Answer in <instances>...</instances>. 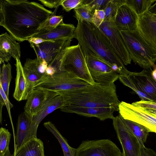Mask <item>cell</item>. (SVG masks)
I'll return each instance as SVG.
<instances>
[{
  "label": "cell",
  "mask_w": 156,
  "mask_h": 156,
  "mask_svg": "<svg viewBox=\"0 0 156 156\" xmlns=\"http://www.w3.org/2000/svg\"><path fill=\"white\" fill-rule=\"evenodd\" d=\"M53 12L41 4L26 0H1L0 25L16 40L28 41Z\"/></svg>",
  "instance_id": "cell-1"
},
{
  "label": "cell",
  "mask_w": 156,
  "mask_h": 156,
  "mask_svg": "<svg viewBox=\"0 0 156 156\" xmlns=\"http://www.w3.org/2000/svg\"><path fill=\"white\" fill-rule=\"evenodd\" d=\"M78 23L73 35L84 55H91L111 66L121 76H127L131 73L116 54L108 38L92 22L77 19Z\"/></svg>",
  "instance_id": "cell-2"
},
{
  "label": "cell",
  "mask_w": 156,
  "mask_h": 156,
  "mask_svg": "<svg viewBox=\"0 0 156 156\" xmlns=\"http://www.w3.org/2000/svg\"><path fill=\"white\" fill-rule=\"evenodd\" d=\"M56 92L63 97L65 106L108 108L117 111L120 102L114 83L103 86L95 82L81 88Z\"/></svg>",
  "instance_id": "cell-3"
},
{
  "label": "cell",
  "mask_w": 156,
  "mask_h": 156,
  "mask_svg": "<svg viewBox=\"0 0 156 156\" xmlns=\"http://www.w3.org/2000/svg\"><path fill=\"white\" fill-rule=\"evenodd\" d=\"M131 60L145 69H151L156 61V50L137 30H120Z\"/></svg>",
  "instance_id": "cell-4"
},
{
  "label": "cell",
  "mask_w": 156,
  "mask_h": 156,
  "mask_svg": "<svg viewBox=\"0 0 156 156\" xmlns=\"http://www.w3.org/2000/svg\"><path fill=\"white\" fill-rule=\"evenodd\" d=\"M71 73L90 84L95 82L90 73L85 57L79 44L70 46L63 50L60 59V71Z\"/></svg>",
  "instance_id": "cell-5"
},
{
  "label": "cell",
  "mask_w": 156,
  "mask_h": 156,
  "mask_svg": "<svg viewBox=\"0 0 156 156\" xmlns=\"http://www.w3.org/2000/svg\"><path fill=\"white\" fill-rule=\"evenodd\" d=\"M89 84L71 73L62 70L52 76H44L37 82L34 89L56 92L81 88Z\"/></svg>",
  "instance_id": "cell-6"
},
{
  "label": "cell",
  "mask_w": 156,
  "mask_h": 156,
  "mask_svg": "<svg viewBox=\"0 0 156 156\" xmlns=\"http://www.w3.org/2000/svg\"><path fill=\"white\" fill-rule=\"evenodd\" d=\"M90 75L94 82L103 86L114 84L120 75L108 64L91 55H84Z\"/></svg>",
  "instance_id": "cell-7"
},
{
  "label": "cell",
  "mask_w": 156,
  "mask_h": 156,
  "mask_svg": "<svg viewBox=\"0 0 156 156\" xmlns=\"http://www.w3.org/2000/svg\"><path fill=\"white\" fill-rule=\"evenodd\" d=\"M75 156H122V153L108 139L87 140L76 149Z\"/></svg>",
  "instance_id": "cell-8"
},
{
  "label": "cell",
  "mask_w": 156,
  "mask_h": 156,
  "mask_svg": "<svg viewBox=\"0 0 156 156\" xmlns=\"http://www.w3.org/2000/svg\"><path fill=\"white\" fill-rule=\"evenodd\" d=\"M112 120L114 128L122 147V156H139L140 144L126 126L123 118L119 115Z\"/></svg>",
  "instance_id": "cell-9"
},
{
  "label": "cell",
  "mask_w": 156,
  "mask_h": 156,
  "mask_svg": "<svg viewBox=\"0 0 156 156\" xmlns=\"http://www.w3.org/2000/svg\"><path fill=\"white\" fill-rule=\"evenodd\" d=\"M118 111L124 119L139 124L156 133V117L144 110L142 108L124 101L120 102Z\"/></svg>",
  "instance_id": "cell-10"
},
{
  "label": "cell",
  "mask_w": 156,
  "mask_h": 156,
  "mask_svg": "<svg viewBox=\"0 0 156 156\" xmlns=\"http://www.w3.org/2000/svg\"><path fill=\"white\" fill-rule=\"evenodd\" d=\"M108 38L113 49L124 65L130 64L132 60L114 21L104 20L99 27Z\"/></svg>",
  "instance_id": "cell-11"
},
{
  "label": "cell",
  "mask_w": 156,
  "mask_h": 156,
  "mask_svg": "<svg viewBox=\"0 0 156 156\" xmlns=\"http://www.w3.org/2000/svg\"><path fill=\"white\" fill-rule=\"evenodd\" d=\"M73 37L68 39H59L45 41L35 45L30 43L37 58L46 62L48 65L64 49L70 46Z\"/></svg>",
  "instance_id": "cell-12"
},
{
  "label": "cell",
  "mask_w": 156,
  "mask_h": 156,
  "mask_svg": "<svg viewBox=\"0 0 156 156\" xmlns=\"http://www.w3.org/2000/svg\"><path fill=\"white\" fill-rule=\"evenodd\" d=\"M33 121L32 118L23 112L18 117L15 136V150L33 138H36L38 127Z\"/></svg>",
  "instance_id": "cell-13"
},
{
  "label": "cell",
  "mask_w": 156,
  "mask_h": 156,
  "mask_svg": "<svg viewBox=\"0 0 156 156\" xmlns=\"http://www.w3.org/2000/svg\"><path fill=\"white\" fill-rule=\"evenodd\" d=\"M152 70L144 69L140 72H131L128 76L138 89L156 102V82L152 75Z\"/></svg>",
  "instance_id": "cell-14"
},
{
  "label": "cell",
  "mask_w": 156,
  "mask_h": 156,
  "mask_svg": "<svg viewBox=\"0 0 156 156\" xmlns=\"http://www.w3.org/2000/svg\"><path fill=\"white\" fill-rule=\"evenodd\" d=\"M139 16L132 8L122 0L119 6L114 20L119 30H136Z\"/></svg>",
  "instance_id": "cell-15"
},
{
  "label": "cell",
  "mask_w": 156,
  "mask_h": 156,
  "mask_svg": "<svg viewBox=\"0 0 156 156\" xmlns=\"http://www.w3.org/2000/svg\"><path fill=\"white\" fill-rule=\"evenodd\" d=\"M137 30L143 38L156 50V18L147 11L139 16Z\"/></svg>",
  "instance_id": "cell-16"
},
{
  "label": "cell",
  "mask_w": 156,
  "mask_h": 156,
  "mask_svg": "<svg viewBox=\"0 0 156 156\" xmlns=\"http://www.w3.org/2000/svg\"><path fill=\"white\" fill-rule=\"evenodd\" d=\"M63 112L75 113L88 117H95L103 121L107 119H113L115 110L108 108H89L83 107L63 106L60 109Z\"/></svg>",
  "instance_id": "cell-17"
},
{
  "label": "cell",
  "mask_w": 156,
  "mask_h": 156,
  "mask_svg": "<svg viewBox=\"0 0 156 156\" xmlns=\"http://www.w3.org/2000/svg\"><path fill=\"white\" fill-rule=\"evenodd\" d=\"M21 52L19 43L5 32L0 36V64L8 62L12 57L20 58Z\"/></svg>",
  "instance_id": "cell-18"
},
{
  "label": "cell",
  "mask_w": 156,
  "mask_h": 156,
  "mask_svg": "<svg viewBox=\"0 0 156 156\" xmlns=\"http://www.w3.org/2000/svg\"><path fill=\"white\" fill-rule=\"evenodd\" d=\"M50 93L42 89H34L27 97L24 112L32 118L41 110Z\"/></svg>",
  "instance_id": "cell-19"
},
{
  "label": "cell",
  "mask_w": 156,
  "mask_h": 156,
  "mask_svg": "<svg viewBox=\"0 0 156 156\" xmlns=\"http://www.w3.org/2000/svg\"><path fill=\"white\" fill-rule=\"evenodd\" d=\"M76 29L73 24L65 23L62 21L55 28L49 31L40 30L32 37L49 40L68 39L73 37Z\"/></svg>",
  "instance_id": "cell-20"
},
{
  "label": "cell",
  "mask_w": 156,
  "mask_h": 156,
  "mask_svg": "<svg viewBox=\"0 0 156 156\" xmlns=\"http://www.w3.org/2000/svg\"><path fill=\"white\" fill-rule=\"evenodd\" d=\"M16 76L15 78V87L13 96L18 101L27 100L31 92L29 84L25 75L23 66L19 58L16 59Z\"/></svg>",
  "instance_id": "cell-21"
},
{
  "label": "cell",
  "mask_w": 156,
  "mask_h": 156,
  "mask_svg": "<svg viewBox=\"0 0 156 156\" xmlns=\"http://www.w3.org/2000/svg\"><path fill=\"white\" fill-rule=\"evenodd\" d=\"M48 98L41 110L32 117L33 121L37 126L48 115L55 110L61 108L64 105L62 96L55 92L50 91Z\"/></svg>",
  "instance_id": "cell-22"
},
{
  "label": "cell",
  "mask_w": 156,
  "mask_h": 156,
  "mask_svg": "<svg viewBox=\"0 0 156 156\" xmlns=\"http://www.w3.org/2000/svg\"><path fill=\"white\" fill-rule=\"evenodd\" d=\"M12 156H45L43 143L37 137L33 138L15 150Z\"/></svg>",
  "instance_id": "cell-23"
},
{
  "label": "cell",
  "mask_w": 156,
  "mask_h": 156,
  "mask_svg": "<svg viewBox=\"0 0 156 156\" xmlns=\"http://www.w3.org/2000/svg\"><path fill=\"white\" fill-rule=\"evenodd\" d=\"M44 126L57 138L62 150L64 156H75L76 149L70 146L66 139L60 133L54 124L51 121L44 123Z\"/></svg>",
  "instance_id": "cell-24"
},
{
  "label": "cell",
  "mask_w": 156,
  "mask_h": 156,
  "mask_svg": "<svg viewBox=\"0 0 156 156\" xmlns=\"http://www.w3.org/2000/svg\"><path fill=\"white\" fill-rule=\"evenodd\" d=\"M123 120L126 126L137 138L140 145L144 144L149 133L151 132L150 130L145 126L136 122L123 118Z\"/></svg>",
  "instance_id": "cell-25"
},
{
  "label": "cell",
  "mask_w": 156,
  "mask_h": 156,
  "mask_svg": "<svg viewBox=\"0 0 156 156\" xmlns=\"http://www.w3.org/2000/svg\"><path fill=\"white\" fill-rule=\"evenodd\" d=\"M48 64L45 61L37 58L32 59L27 58L23 66L24 69L35 73L42 77L45 75Z\"/></svg>",
  "instance_id": "cell-26"
},
{
  "label": "cell",
  "mask_w": 156,
  "mask_h": 156,
  "mask_svg": "<svg viewBox=\"0 0 156 156\" xmlns=\"http://www.w3.org/2000/svg\"><path fill=\"white\" fill-rule=\"evenodd\" d=\"M11 68L10 64L8 62L7 64L4 63L0 69V85L8 98L10 83L12 78Z\"/></svg>",
  "instance_id": "cell-27"
},
{
  "label": "cell",
  "mask_w": 156,
  "mask_h": 156,
  "mask_svg": "<svg viewBox=\"0 0 156 156\" xmlns=\"http://www.w3.org/2000/svg\"><path fill=\"white\" fill-rule=\"evenodd\" d=\"M156 2V0H125V3L138 16L147 12L149 8Z\"/></svg>",
  "instance_id": "cell-28"
},
{
  "label": "cell",
  "mask_w": 156,
  "mask_h": 156,
  "mask_svg": "<svg viewBox=\"0 0 156 156\" xmlns=\"http://www.w3.org/2000/svg\"><path fill=\"white\" fill-rule=\"evenodd\" d=\"M58 7L56 8L48 18L41 26L38 29L39 31L41 30L49 31L52 30L55 28L63 21V16L55 15Z\"/></svg>",
  "instance_id": "cell-29"
},
{
  "label": "cell",
  "mask_w": 156,
  "mask_h": 156,
  "mask_svg": "<svg viewBox=\"0 0 156 156\" xmlns=\"http://www.w3.org/2000/svg\"><path fill=\"white\" fill-rule=\"evenodd\" d=\"M74 17L76 19H80L92 22L94 12L86 4H82L73 9Z\"/></svg>",
  "instance_id": "cell-30"
},
{
  "label": "cell",
  "mask_w": 156,
  "mask_h": 156,
  "mask_svg": "<svg viewBox=\"0 0 156 156\" xmlns=\"http://www.w3.org/2000/svg\"><path fill=\"white\" fill-rule=\"evenodd\" d=\"M122 2V0H109L104 9L105 13L104 20H114L117 10Z\"/></svg>",
  "instance_id": "cell-31"
},
{
  "label": "cell",
  "mask_w": 156,
  "mask_h": 156,
  "mask_svg": "<svg viewBox=\"0 0 156 156\" xmlns=\"http://www.w3.org/2000/svg\"><path fill=\"white\" fill-rule=\"evenodd\" d=\"M11 134L8 130L1 127L0 129V155L3 156L9 149Z\"/></svg>",
  "instance_id": "cell-32"
},
{
  "label": "cell",
  "mask_w": 156,
  "mask_h": 156,
  "mask_svg": "<svg viewBox=\"0 0 156 156\" xmlns=\"http://www.w3.org/2000/svg\"><path fill=\"white\" fill-rule=\"evenodd\" d=\"M119 79L123 85L130 88L137 94L141 100L152 101L149 97L138 89L128 76H120Z\"/></svg>",
  "instance_id": "cell-33"
},
{
  "label": "cell",
  "mask_w": 156,
  "mask_h": 156,
  "mask_svg": "<svg viewBox=\"0 0 156 156\" xmlns=\"http://www.w3.org/2000/svg\"><path fill=\"white\" fill-rule=\"evenodd\" d=\"M109 0H83L82 4L88 6L94 12L95 10H104Z\"/></svg>",
  "instance_id": "cell-34"
},
{
  "label": "cell",
  "mask_w": 156,
  "mask_h": 156,
  "mask_svg": "<svg viewBox=\"0 0 156 156\" xmlns=\"http://www.w3.org/2000/svg\"><path fill=\"white\" fill-rule=\"evenodd\" d=\"M23 69L29 84L30 90L31 92L36 83L42 77L27 69Z\"/></svg>",
  "instance_id": "cell-35"
},
{
  "label": "cell",
  "mask_w": 156,
  "mask_h": 156,
  "mask_svg": "<svg viewBox=\"0 0 156 156\" xmlns=\"http://www.w3.org/2000/svg\"><path fill=\"white\" fill-rule=\"evenodd\" d=\"M83 0H62L60 5L63 9L66 12L70 11L72 9H74L81 5Z\"/></svg>",
  "instance_id": "cell-36"
},
{
  "label": "cell",
  "mask_w": 156,
  "mask_h": 156,
  "mask_svg": "<svg viewBox=\"0 0 156 156\" xmlns=\"http://www.w3.org/2000/svg\"><path fill=\"white\" fill-rule=\"evenodd\" d=\"M105 18L104 10H95L94 13L92 23L97 27H99L104 21Z\"/></svg>",
  "instance_id": "cell-37"
},
{
  "label": "cell",
  "mask_w": 156,
  "mask_h": 156,
  "mask_svg": "<svg viewBox=\"0 0 156 156\" xmlns=\"http://www.w3.org/2000/svg\"><path fill=\"white\" fill-rule=\"evenodd\" d=\"M132 104L138 107L156 110V102L152 101L141 100L139 101L133 102Z\"/></svg>",
  "instance_id": "cell-38"
},
{
  "label": "cell",
  "mask_w": 156,
  "mask_h": 156,
  "mask_svg": "<svg viewBox=\"0 0 156 156\" xmlns=\"http://www.w3.org/2000/svg\"><path fill=\"white\" fill-rule=\"evenodd\" d=\"M0 96L2 98L4 101L5 106L7 108L11 121L12 123V121L10 113V110L13 107V105L9 101V98L6 95V94L3 91L1 86L0 85Z\"/></svg>",
  "instance_id": "cell-39"
},
{
  "label": "cell",
  "mask_w": 156,
  "mask_h": 156,
  "mask_svg": "<svg viewBox=\"0 0 156 156\" xmlns=\"http://www.w3.org/2000/svg\"><path fill=\"white\" fill-rule=\"evenodd\" d=\"M62 0H39L44 5L50 8H56L60 5Z\"/></svg>",
  "instance_id": "cell-40"
},
{
  "label": "cell",
  "mask_w": 156,
  "mask_h": 156,
  "mask_svg": "<svg viewBox=\"0 0 156 156\" xmlns=\"http://www.w3.org/2000/svg\"><path fill=\"white\" fill-rule=\"evenodd\" d=\"M139 156H156V152L153 150L146 147L144 144L140 145Z\"/></svg>",
  "instance_id": "cell-41"
},
{
  "label": "cell",
  "mask_w": 156,
  "mask_h": 156,
  "mask_svg": "<svg viewBox=\"0 0 156 156\" xmlns=\"http://www.w3.org/2000/svg\"><path fill=\"white\" fill-rule=\"evenodd\" d=\"M51 41V40L44 39L38 37H32L28 41L30 43H33L35 45H37L45 41Z\"/></svg>",
  "instance_id": "cell-42"
},
{
  "label": "cell",
  "mask_w": 156,
  "mask_h": 156,
  "mask_svg": "<svg viewBox=\"0 0 156 156\" xmlns=\"http://www.w3.org/2000/svg\"><path fill=\"white\" fill-rule=\"evenodd\" d=\"M56 72V71L54 68L51 66L48 65L46 69L45 75L52 76Z\"/></svg>",
  "instance_id": "cell-43"
},
{
  "label": "cell",
  "mask_w": 156,
  "mask_h": 156,
  "mask_svg": "<svg viewBox=\"0 0 156 156\" xmlns=\"http://www.w3.org/2000/svg\"><path fill=\"white\" fill-rule=\"evenodd\" d=\"M147 12L152 15H156V2L149 8Z\"/></svg>",
  "instance_id": "cell-44"
},
{
  "label": "cell",
  "mask_w": 156,
  "mask_h": 156,
  "mask_svg": "<svg viewBox=\"0 0 156 156\" xmlns=\"http://www.w3.org/2000/svg\"><path fill=\"white\" fill-rule=\"evenodd\" d=\"M142 108L145 111L156 117V110L145 108Z\"/></svg>",
  "instance_id": "cell-45"
},
{
  "label": "cell",
  "mask_w": 156,
  "mask_h": 156,
  "mask_svg": "<svg viewBox=\"0 0 156 156\" xmlns=\"http://www.w3.org/2000/svg\"><path fill=\"white\" fill-rule=\"evenodd\" d=\"M152 75L153 77L156 82V68L152 72Z\"/></svg>",
  "instance_id": "cell-46"
},
{
  "label": "cell",
  "mask_w": 156,
  "mask_h": 156,
  "mask_svg": "<svg viewBox=\"0 0 156 156\" xmlns=\"http://www.w3.org/2000/svg\"><path fill=\"white\" fill-rule=\"evenodd\" d=\"M3 156H12L10 152V151L9 149L4 154Z\"/></svg>",
  "instance_id": "cell-47"
},
{
  "label": "cell",
  "mask_w": 156,
  "mask_h": 156,
  "mask_svg": "<svg viewBox=\"0 0 156 156\" xmlns=\"http://www.w3.org/2000/svg\"><path fill=\"white\" fill-rule=\"evenodd\" d=\"M153 15L154 16V17L156 18V15Z\"/></svg>",
  "instance_id": "cell-48"
}]
</instances>
